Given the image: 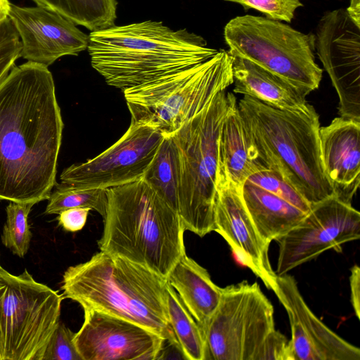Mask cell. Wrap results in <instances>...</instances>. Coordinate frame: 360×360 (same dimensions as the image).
<instances>
[{
  "mask_svg": "<svg viewBox=\"0 0 360 360\" xmlns=\"http://www.w3.org/2000/svg\"><path fill=\"white\" fill-rule=\"evenodd\" d=\"M63 127L48 67L15 65L0 84V200H48L57 183Z\"/></svg>",
  "mask_w": 360,
  "mask_h": 360,
  "instance_id": "1",
  "label": "cell"
},
{
  "mask_svg": "<svg viewBox=\"0 0 360 360\" xmlns=\"http://www.w3.org/2000/svg\"><path fill=\"white\" fill-rule=\"evenodd\" d=\"M92 68L122 91L184 70L214 56L201 36L146 20L91 32Z\"/></svg>",
  "mask_w": 360,
  "mask_h": 360,
  "instance_id": "2",
  "label": "cell"
},
{
  "mask_svg": "<svg viewBox=\"0 0 360 360\" xmlns=\"http://www.w3.org/2000/svg\"><path fill=\"white\" fill-rule=\"evenodd\" d=\"M166 279L150 270L104 252L68 267L63 296L92 309L146 328L179 346L166 306Z\"/></svg>",
  "mask_w": 360,
  "mask_h": 360,
  "instance_id": "3",
  "label": "cell"
},
{
  "mask_svg": "<svg viewBox=\"0 0 360 360\" xmlns=\"http://www.w3.org/2000/svg\"><path fill=\"white\" fill-rule=\"evenodd\" d=\"M100 251L139 264L167 280L185 254L184 229L173 210L143 179L107 189Z\"/></svg>",
  "mask_w": 360,
  "mask_h": 360,
  "instance_id": "4",
  "label": "cell"
},
{
  "mask_svg": "<svg viewBox=\"0 0 360 360\" xmlns=\"http://www.w3.org/2000/svg\"><path fill=\"white\" fill-rule=\"evenodd\" d=\"M237 105L269 169L278 172L311 206L335 195L322 163L319 116L314 106L284 110L247 96Z\"/></svg>",
  "mask_w": 360,
  "mask_h": 360,
  "instance_id": "5",
  "label": "cell"
},
{
  "mask_svg": "<svg viewBox=\"0 0 360 360\" xmlns=\"http://www.w3.org/2000/svg\"><path fill=\"white\" fill-rule=\"evenodd\" d=\"M233 93H217L172 137L179 155L178 214L185 231L200 237L214 231L218 140Z\"/></svg>",
  "mask_w": 360,
  "mask_h": 360,
  "instance_id": "6",
  "label": "cell"
},
{
  "mask_svg": "<svg viewBox=\"0 0 360 360\" xmlns=\"http://www.w3.org/2000/svg\"><path fill=\"white\" fill-rule=\"evenodd\" d=\"M232 60L220 49L195 66L123 91L130 124L148 125L171 136L233 83Z\"/></svg>",
  "mask_w": 360,
  "mask_h": 360,
  "instance_id": "7",
  "label": "cell"
},
{
  "mask_svg": "<svg viewBox=\"0 0 360 360\" xmlns=\"http://www.w3.org/2000/svg\"><path fill=\"white\" fill-rule=\"evenodd\" d=\"M224 37L230 54L248 59L305 91L316 89L323 70L315 62V37L287 24L245 15L230 20Z\"/></svg>",
  "mask_w": 360,
  "mask_h": 360,
  "instance_id": "8",
  "label": "cell"
},
{
  "mask_svg": "<svg viewBox=\"0 0 360 360\" xmlns=\"http://www.w3.org/2000/svg\"><path fill=\"white\" fill-rule=\"evenodd\" d=\"M62 300L26 269L13 275L0 264V360H42Z\"/></svg>",
  "mask_w": 360,
  "mask_h": 360,
  "instance_id": "9",
  "label": "cell"
},
{
  "mask_svg": "<svg viewBox=\"0 0 360 360\" xmlns=\"http://www.w3.org/2000/svg\"><path fill=\"white\" fill-rule=\"evenodd\" d=\"M274 307L257 283L221 288L219 303L202 330L205 360H254L275 328Z\"/></svg>",
  "mask_w": 360,
  "mask_h": 360,
  "instance_id": "10",
  "label": "cell"
},
{
  "mask_svg": "<svg viewBox=\"0 0 360 360\" xmlns=\"http://www.w3.org/2000/svg\"><path fill=\"white\" fill-rule=\"evenodd\" d=\"M360 238V213L351 204L333 195L311 206L295 226L276 241L278 256L276 275L288 274L328 250Z\"/></svg>",
  "mask_w": 360,
  "mask_h": 360,
  "instance_id": "11",
  "label": "cell"
},
{
  "mask_svg": "<svg viewBox=\"0 0 360 360\" xmlns=\"http://www.w3.org/2000/svg\"><path fill=\"white\" fill-rule=\"evenodd\" d=\"M156 129L130 124L126 132L105 150L65 168L60 184L79 188H110L143 178L164 139Z\"/></svg>",
  "mask_w": 360,
  "mask_h": 360,
  "instance_id": "12",
  "label": "cell"
},
{
  "mask_svg": "<svg viewBox=\"0 0 360 360\" xmlns=\"http://www.w3.org/2000/svg\"><path fill=\"white\" fill-rule=\"evenodd\" d=\"M314 37L317 55L338 95L340 117L360 122V27L339 8L324 13Z\"/></svg>",
  "mask_w": 360,
  "mask_h": 360,
  "instance_id": "13",
  "label": "cell"
},
{
  "mask_svg": "<svg viewBox=\"0 0 360 360\" xmlns=\"http://www.w3.org/2000/svg\"><path fill=\"white\" fill-rule=\"evenodd\" d=\"M74 343L82 360H155L165 340L134 322L98 311L84 310Z\"/></svg>",
  "mask_w": 360,
  "mask_h": 360,
  "instance_id": "14",
  "label": "cell"
},
{
  "mask_svg": "<svg viewBox=\"0 0 360 360\" xmlns=\"http://www.w3.org/2000/svg\"><path fill=\"white\" fill-rule=\"evenodd\" d=\"M289 318L294 360H359L360 349L336 334L310 309L295 278L276 275L269 286Z\"/></svg>",
  "mask_w": 360,
  "mask_h": 360,
  "instance_id": "15",
  "label": "cell"
},
{
  "mask_svg": "<svg viewBox=\"0 0 360 360\" xmlns=\"http://www.w3.org/2000/svg\"><path fill=\"white\" fill-rule=\"evenodd\" d=\"M8 18L20 38V57L49 67L61 57L77 56L88 47L89 35L73 22L44 6L11 4Z\"/></svg>",
  "mask_w": 360,
  "mask_h": 360,
  "instance_id": "16",
  "label": "cell"
},
{
  "mask_svg": "<svg viewBox=\"0 0 360 360\" xmlns=\"http://www.w3.org/2000/svg\"><path fill=\"white\" fill-rule=\"evenodd\" d=\"M214 219V231L222 236L241 263L269 288L276 276L269 258V244L256 229L241 190L221 176L216 178Z\"/></svg>",
  "mask_w": 360,
  "mask_h": 360,
  "instance_id": "17",
  "label": "cell"
},
{
  "mask_svg": "<svg viewBox=\"0 0 360 360\" xmlns=\"http://www.w3.org/2000/svg\"><path fill=\"white\" fill-rule=\"evenodd\" d=\"M323 166L335 196L351 204L360 183V122L338 117L319 128Z\"/></svg>",
  "mask_w": 360,
  "mask_h": 360,
  "instance_id": "18",
  "label": "cell"
},
{
  "mask_svg": "<svg viewBox=\"0 0 360 360\" xmlns=\"http://www.w3.org/2000/svg\"><path fill=\"white\" fill-rule=\"evenodd\" d=\"M267 169L246 129L235 98L220 129L217 176L229 179L241 190L250 175Z\"/></svg>",
  "mask_w": 360,
  "mask_h": 360,
  "instance_id": "19",
  "label": "cell"
},
{
  "mask_svg": "<svg viewBox=\"0 0 360 360\" xmlns=\"http://www.w3.org/2000/svg\"><path fill=\"white\" fill-rule=\"evenodd\" d=\"M230 55L234 93L280 109L298 110L307 105L308 94L303 90L248 59Z\"/></svg>",
  "mask_w": 360,
  "mask_h": 360,
  "instance_id": "20",
  "label": "cell"
},
{
  "mask_svg": "<svg viewBox=\"0 0 360 360\" xmlns=\"http://www.w3.org/2000/svg\"><path fill=\"white\" fill-rule=\"evenodd\" d=\"M167 281L202 330L219 303L221 288L212 281L205 268L186 254L172 269Z\"/></svg>",
  "mask_w": 360,
  "mask_h": 360,
  "instance_id": "21",
  "label": "cell"
},
{
  "mask_svg": "<svg viewBox=\"0 0 360 360\" xmlns=\"http://www.w3.org/2000/svg\"><path fill=\"white\" fill-rule=\"evenodd\" d=\"M241 195L256 229L269 245L299 224L307 213L248 181L243 185Z\"/></svg>",
  "mask_w": 360,
  "mask_h": 360,
  "instance_id": "22",
  "label": "cell"
},
{
  "mask_svg": "<svg viewBox=\"0 0 360 360\" xmlns=\"http://www.w3.org/2000/svg\"><path fill=\"white\" fill-rule=\"evenodd\" d=\"M157 194L178 212L179 164L172 136H165L143 178Z\"/></svg>",
  "mask_w": 360,
  "mask_h": 360,
  "instance_id": "23",
  "label": "cell"
},
{
  "mask_svg": "<svg viewBox=\"0 0 360 360\" xmlns=\"http://www.w3.org/2000/svg\"><path fill=\"white\" fill-rule=\"evenodd\" d=\"M37 6L53 10L77 25L91 32L115 25L116 0H32Z\"/></svg>",
  "mask_w": 360,
  "mask_h": 360,
  "instance_id": "24",
  "label": "cell"
},
{
  "mask_svg": "<svg viewBox=\"0 0 360 360\" xmlns=\"http://www.w3.org/2000/svg\"><path fill=\"white\" fill-rule=\"evenodd\" d=\"M166 306L169 324L184 359L205 360V346L201 328L168 283Z\"/></svg>",
  "mask_w": 360,
  "mask_h": 360,
  "instance_id": "25",
  "label": "cell"
},
{
  "mask_svg": "<svg viewBox=\"0 0 360 360\" xmlns=\"http://www.w3.org/2000/svg\"><path fill=\"white\" fill-rule=\"evenodd\" d=\"M55 190L48 198L44 213L59 214L63 210L75 207H88L105 215L108 195L106 188H79L56 184Z\"/></svg>",
  "mask_w": 360,
  "mask_h": 360,
  "instance_id": "26",
  "label": "cell"
},
{
  "mask_svg": "<svg viewBox=\"0 0 360 360\" xmlns=\"http://www.w3.org/2000/svg\"><path fill=\"white\" fill-rule=\"evenodd\" d=\"M34 205L10 202L6 208V220L1 236V242L14 255L21 258L27 254L32 237L28 215Z\"/></svg>",
  "mask_w": 360,
  "mask_h": 360,
  "instance_id": "27",
  "label": "cell"
},
{
  "mask_svg": "<svg viewBox=\"0 0 360 360\" xmlns=\"http://www.w3.org/2000/svg\"><path fill=\"white\" fill-rule=\"evenodd\" d=\"M246 181L281 198L305 212L311 208V205L294 186L274 169L257 172L250 175Z\"/></svg>",
  "mask_w": 360,
  "mask_h": 360,
  "instance_id": "28",
  "label": "cell"
},
{
  "mask_svg": "<svg viewBox=\"0 0 360 360\" xmlns=\"http://www.w3.org/2000/svg\"><path fill=\"white\" fill-rule=\"evenodd\" d=\"M75 334L59 321L49 338L42 360H82L74 343Z\"/></svg>",
  "mask_w": 360,
  "mask_h": 360,
  "instance_id": "29",
  "label": "cell"
},
{
  "mask_svg": "<svg viewBox=\"0 0 360 360\" xmlns=\"http://www.w3.org/2000/svg\"><path fill=\"white\" fill-rule=\"evenodd\" d=\"M241 5L245 11L250 8L262 13L268 19L290 22L295 12L303 4L300 0H224Z\"/></svg>",
  "mask_w": 360,
  "mask_h": 360,
  "instance_id": "30",
  "label": "cell"
},
{
  "mask_svg": "<svg viewBox=\"0 0 360 360\" xmlns=\"http://www.w3.org/2000/svg\"><path fill=\"white\" fill-rule=\"evenodd\" d=\"M20 50L19 35L8 18L0 24V84L15 66Z\"/></svg>",
  "mask_w": 360,
  "mask_h": 360,
  "instance_id": "31",
  "label": "cell"
},
{
  "mask_svg": "<svg viewBox=\"0 0 360 360\" xmlns=\"http://www.w3.org/2000/svg\"><path fill=\"white\" fill-rule=\"evenodd\" d=\"M254 360H294L290 340L274 328L264 338Z\"/></svg>",
  "mask_w": 360,
  "mask_h": 360,
  "instance_id": "32",
  "label": "cell"
},
{
  "mask_svg": "<svg viewBox=\"0 0 360 360\" xmlns=\"http://www.w3.org/2000/svg\"><path fill=\"white\" fill-rule=\"evenodd\" d=\"M90 210L88 207H75L63 210L58 214V224L67 231H78L84 226Z\"/></svg>",
  "mask_w": 360,
  "mask_h": 360,
  "instance_id": "33",
  "label": "cell"
},
{
  "mask_svg": "<svg viewBox=\"0 0 360 360\" xmlns=\"http://www.w3.org/2000/svg\"><path fill=\"white\" fill-rule=\"evenodd\" d=\"M350 288V301L355 316L360 319V268L354 264L350 269L349 277Z\"/></svg>",
  "mask_w": 360,
  "mask_h": 360,
  "instance_id": "34",
  "label": "cell"
},
{
  "mask_svg": "<svg viewBox=\"0 0 360 360\" xmlns=\"http://www.w3.org/2000/svg\"><path fill=\"white\" fill-rule=\"evenodd\" d=\"M346 11L356 25L360 27V0H350Z\"/></svg>",
  "mask_w": 360,
  "mask_h": 360,
  "instance_id": "35",
  "label": "cell"
},
{
  "mask_svg": "<svg viewBox=\"0 0 360 360\" xmlns=\"http://www.w3.org/2000/svg\"><path fill=\"white\" fill-rule=\"evenodd\" d=\"M11 4L8 0H0V24L8 18Z\"/></svg>",
  "mask_w": 360,
  "mask_h": 360,
  "instance_id": "36",
  "label": "cell"
}]
</instances>
